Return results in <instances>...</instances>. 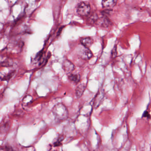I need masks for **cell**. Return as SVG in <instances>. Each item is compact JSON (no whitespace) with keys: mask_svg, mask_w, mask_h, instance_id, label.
I'll use <instances>...</instances> for the list:
<instances>
[{"mask_svg":"<svg viewBox=\"0 0 151 151\" xmlns=\"http://www.w3.org/2000/svg\"><path fill=\"white\" fill-rule=\"evenodd\" d=\"M63 139H64V137H63V136H61V137H60L58 139L57 141H55V142L54 143V146H59L61 145V142L63 141Z\"/></svg>","mask_w":151,"mask_h":151,"instance_id":"15","label":"cell"},{"mask_svg":"<svg viewBox=\"0 0 151 151\" xmlns=\"http://www.w3.org/2000/svg\"><path fill=\"white\" fill-rule=\"evenodd\" d=\"M117 1V0H102V7L106 9H111L116 5Z\"/></svg>","mask_w":151,"mask_h":151,"instance_id":"5","label":"cell"},{"mask_svg":"<svg viewBox=\"0 0 151 151\" xmlns=\"http://www.w3.org/2000/svg\"><path fill=\"white\" fill-rule=\"evenodd\" d=\"M32 98L31 96H29V95H28L24 98V99L23 100V103L24 105H28L30 103L32 102Z\"/></svg>","mask_w":151,"mask_h":151,"instance_id":"14","label":"cell"},{"mask_svg":"<svg viewBox=\"0 0 151 151\" xmlns=\"http://www.w3.org/2000/svg\"><path fill=\"white\" fill-rule=\"evenodd\" d=\"M13 63L11 60H6L3 61V62H1V65L4 67H10L12 66Z\"/></svg>","mask_w":151,"mask_h":151,"instance_id":"13","label":"cell"},{"mask_svg":"<svg viewBox=\"0 0 151 151\" xmlns=\"http://www.w3.org/2000/svg\"><path fill=\"white\" fill-rule=\"evenodd\" d=\"M110 21L106 16H104L101 18H99L96 24L102 27H107L110 24Z\"/></svg>","mask_w":151,"mask_h":151,"instance_id":"7","label":"cell"},{"mask_svg":"<svg viewBox=\"0 0 151 151\" xmlns=\"http://www.w3.org/2000/svg\"><path fill=\"white\" fill-rule=\"evenodd\" d=\"M77 53L78 56L84 60H89L93 56V54L88 47L84 46H79L77 50Z\"/></svg>","mask_w":151,"mask_h":151,"instance_id":"2","label":"cell"},{"mask_svg":"<svg viewBox=\"0 0 151 151\" xmlns=\"http://www.w3.org/2000/svg\"><path fill=\"white\" fill-rule=\"evenodd\" d=\"M63 68L64 71L67 74L69 75L74 71L75 69V66L72 62L68 60H65L63 62Z\"/></svg>","mask_w":151,"mask_h":151,"instance_id":"4","label":"cell"},{"mask_svg":"<svg viewBox=\"0 0 151 151\" xmlns=\"http://www.w3.org/2000/svg\"><path fill=\"white\" fill-rule=\"evenodd\" d=\"M81 43L83 45L89 48L92 45L93 40L91 38L84 37L81 40Z\"/></svg>","mask_w":151,"mask_h":151,"instance_id":"8","label":"cell"},{"mask_svg":"<svg viewBox=\"0 0 151 151\" xmlns=\"http://www.w3.org/2000/svg\"><path fill=\"white\" fill-rule=\"evenodd\" d=\"M143 117H147L148 118H150V115L149 113L147 111H145L143 114Z\"/></svg>","mask_w":151,"mask_h":151,"instance_id":"16","label":"cell"},{"mask_svg":"<svg viewBox=\"0 0 151 151\" xmlns=\"http://www.w3.org/2000/svg\"><path fill=\"white\" fill-rule=\"evenodd\" d=\"M5 150H6V151H12V150H14V149L11 147L9 146H6L5 147Z\"/></svg>","mask_w":151,"mask_h":151,"instance_id":"17","label":"cell"},{"mask_svg":"<svg viewBox=\"0 0 151 151\" xmlns=\"http://www.w3.org/2000/svg\"><path fill=\"white\" fill-rule=\"evenodd\" d=\"M10 127V123L8 121L4 122L3 123L1 124V132H6L8 130Z\"/></svg>","mask_w":151,"mask_h":151,"instance_id":"10","label":"cell"},{"mask_svg":"<svg viewBox=\"0 0 151 151\" xmlns=\"http://www.w3.org/2000/svg\"><path fill=\"white\" fill-rule=\"evenodd\" d=\"M15 73V71H11L10 73H8L7 75L4 76L3 77H1V80L2 81H8L14 76Z\"/></svg>","mask_w":151,"mask_h":151,"instance_id":"12","label":"cell"},{"mask_svg":"<svg viewBox=\"0 0 151 151\" xmlns=\"http://www.w3.org/2000/svg\"><path fill=\"white\" fill-rule=\"evenodd\" d=\"M91 11V6L88 3L82 2L78 5L77 13L82 17L87 16L89 15Z\"/></svg>","mask_w":151,"mask_h":151,"instance_id":"3","label":"cell"},{"mask_svg":"<svg viewBox=\"0 0 151 151\" xmlns=\"http://www.w3.org/2000/svg\"><path fill=\"white\" fill-rule=\"evenodd\" d=\"M68 78L71 82L75 83H78L80 82L81 78L79 74L71 73L69 75Z\"/></svg>","mask_w":151,"mask_h":151,"instance_id":"9","label":"cell"},{"mask_svg":"<svg viewBox=\"0 0 151 151\" xmlns=\"http://www.w3.org/2000/svg\"><path fill=\"white\" fill-rule=\"evenodd\" d=\"M86 89V85L85 84L80 83L78 85L76 89V95L77 98H80L83 95Z\"/></svg>","mask_w":151,"mask_h":151,"instance_id":"6","label":"cell"},{"mask_svg":"<svg viewBox=\"0 0 151 151\" xmlns=\"http://www.w3.org/2000/svg\"><path fill=\"white\" fill-rule=\"evenodd\" d=\"M99 16L97 14L95 13H93L91 14L90 15L89 17L88 22L91 24H96V22L99 19Z\"/></svg>","mask_w":151,"mask_h":151,"instance_id":"11","label":"cell"},{"mask_svg":"<svg viewBox=\"0 0 151 151\" xmlns=\"http://www.w3.org/2000/svg\"><path fill=\"white\" fill-rule=\"evenodd\" d=\"M52 113L55 118L58 121H64L68 117V109L62 103H59L55 105L53 108Z\"/></svg>","mask_w":151,"mask_h":151,"instance_id":"1","label":"cell"}]
</instances>
